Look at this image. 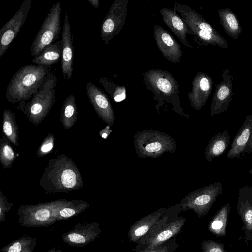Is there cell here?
<instances>
[{
  "mask_svg": "<svg viewBox=\"0 0 252 252\" xmlns=\"http://www.w3.org/2000/svg\"><path fill=\"white\" fill-rule=\"evenodd\" d=\"M83 184L77 165L64 154L50 159L39 180L47 194L72 192L82 188Z\"/></svg>",
  "mask_w": 252,
  "mask_h": 252,
  "instance_id": "obj_1",
  "label": "cell"
},
{
  "mask_svg": "<svg viewBox=\"0 0 252 252\" xmlns=\"http://www.w3.org/2000/svg\"><path fill=\"white\" fill-rule=\"evenodd\" d=\"M143 76L145 88L154 94V100L157 102L155 107L158 111L162 108L187 119L189 117L181 106L179 85L170 72L152 69L145 71Z\"/></svg>",
  "mask_w": 252,
  "mask_h": 252,
  "instance_id": "obj_2",
  "label": "cell"
},
{
  "mask_svg": "<svg viewBox=\"0 0 252 252\" xmlns=\"http://www.w3.org/2000/svg\"><path fill=\"white\" fill-rule=\"evenodd\" d=\"M51 72L50 66L25 65L12 77L7 88L5 98L12 104L30 100Z\"/></svg>",
  "mask_w": 252,
  "mask_h": 252,
  "instance_id": "obj_3",
  "label": "cell"
},
{
  "mask_svg": "<svg viewBox=\"0 0 252 252\" xmlns=\"http://www.w3.org/2000/svg\"><path fill=\"white\" fill-rule=\"evenodd\" d=\"M181 211L179 203L169 207L167 211L136 243L135 250L158 246L178 234L186 220L185 218L179 216Z\"/></svg>",
  "mask_w": 252,
  "mask_h": 252,
  "instance_id": "obj_4",
  "label": "cell"
},
{
  "mask_svg": "<svg viewBox=\"0 0 252 252\" xmlns=\"http://www.w3.org/2000/svg\"><path fill=\"white\" fill-rule=\"evenodd\" d=\"M57 80L51 71L30 100L17 104V109L25 114L30 123L37 126L47 117L55 102Z\"/></svg>",
  "mask_w": 252,
  "mask_h": 252,
  "instance_id": "obj_5",
  "label": "cell"
},
{
  "mask_svg": "<svg viewBox=\"0 0 252 252\" xmlns=\"http://www.w3.org/2000/svg\"><path fill=\"white\" fill-rule=\"evenodd\" d=\"M136 154L142 158H156L166 152L173 153L177 149L175 140L168 134L158 130L145 129L134 136Z\"/></svg>",
  "mask_w": 252,
  "mask_h": 252,
  "instance_id": "obj_6",
  "label": "cell"
},
{
  "mask_svg": "<svg viewBox=\"0 0 252 252\" xmlns=\"http://www.w3.org/2000/svg\"><path fill=\"white\" fill-rule=\"evenodd\" d=\"M62 199L33 205H22L17 210L19 223L29 228L48 227L57 222L53 211Z\"/></svg>",
  "mask_w": 252,
  "mask_h": 252,
  "instance_id": "obj_7",
  "label": "cell"
},
{
  "mask_svg": "<svg viewBox=\"0 0 252 252\" xmlns=\"http://www.w3.org/2000/svg\"><path fill=\"white\" fill-rule=\"evenodd\" d=\"M223 192V185L218 182L202 187L185 196L179 202L181 211L192 210L201 217L210 209Z\"/></svg>",
  "mask_w": 252,
  "mask_h": 252,
  "instance_id": "obj_8",
  "label": "cell"
},
{
  "mask_svg": "<svg viewBox=\"0 0 252 252\" xmlns=\"http://www.w3.org/2000/svg\"><path fill=\"white\" fill-rule=\"evenodd\" d=\"M61 4L56 2L46 15L31 46V54L36 57L49 45L59 38L61 30Z\"/></svg>",
  "mask_w": 252,
  "mask_h": 252,
  "instance_id": "obj_9",
  "label": "cell"
},
{
  "mask_svg": "<svg viewBox=\"0 0 252 252\" xmlns=\"http://www.w3.org/2000/svg\"><path fill=\"white\" fill-rule=\"evenodd\" d=\"M128 0H115L101 25L100 34L102 41L108 44L114 37L119 34L126 19Z\"/></svg>",
  "mask_w": 252,
  "mask_h": 252,
  "instance_id": "obj_10",
  "label": "cell"
},
{
  "mask_svg": "<svg viewBox=\"0 0 252 252\" xmlns=\"http://www.w3.org/2000/svg\"><path fill=\"white\" fill-rule=\"evenodd\" d=\"M32 0H25L10 20L0 30V58L4 55L28 17Z\"/></svg>",
  "mask_w": 252,
  "mask_h": 252,
  "instance_id": "obj_11",
  "label": "cell"
},
{
  "mask_svg": "<svg viewBox=\"0 0 252 252\" xmlns=\"http://www.w3.org/2000/svg\"><path fill=\"white\" fill-rule=\"evenodd\" d=\"M101 231L100 224L97 222L78 223L72 229L62 235L61 237L69 246L82 247L95 240Z\"/></svg>",
  "mask_w": 252,
  "mask_h": 252,
  "instance_id": "obj_12",
  "label": "cell"
},
{
  "mask_svg": "<svg viewBox=\"0 0 252 252\" xmlns=\"http://www.w3.org/2000/svg\"><path fill=\"white\" fill-rule=\"evenodd\" d=\"M86 92L91 105L98 117L108 126H112L115 121V114L106 94L90 82L86 84Z\"/></svg>",
  "mask_w": 252,
  "mask_h": 252,
  "instance_id": "obj_13",
  "label": "cell"
},
{
  "mask_svg": "<svg viewBox=\"0 0 252 252\" xmlns=\"http://www.w3.org/2000/svg\"><path fill=\"white\" fill-rule=\"evenodd\" d=\"M153 35L157 45L163 56L172 63L180 62L183 56L181 47L170 33L160 25L154 24Z\"/></svg>",
  "mask_w": 252,
  "mask_h": 252,
  "instance_id": "obj_14",
  "label": "cell"
},
{
  "mask_svg": "<svg viewBox=\"0 0 252 252\" xmlns=\"http://www.w3.org/2000/svg\"><path fill=\"white\" fill-rule=\"evenodd\" d=\"M61 36V71L63 79L69 80L72 78L73 71L74 46L72 29L67 13L65 15Z\"/></svg>",
  "mask_w": 252,
  "mask_h": 252,
  "instance_id": "obj_15",
  "label": "cell"
},
{
  "mask_svg": "<svg viewBox=\"0 0 252 252\" xmlns=\"http://www.w3.org/2000/svg\"><path fill=\"white\" fill-rule=\"evenodd\" d=\"M163 21L181 42L187 47L192 48L187 40V34H193L185 21L174 9L162 8L160 10Z\"/></svg>",
  "mask_w": 252,
  "mask_h": 252,
  "instance_id": "obj_16",
  "label": "cell"
},
{
  "mask_svg": "<svg viewBox=\"0 0 252 252\" xmlns=\"http://www.w3.org/2000/svg\"><path fill=\"white\" fill-rule=\"evenodd\" d=\"M252 134V115L248 116L233 139L226 156L228 159L240 158Z\"/></svg>",
  "mask_w": 252,
  "mask_h": 252,
  "instance_id": "obj_17",
  "label": "cell"
},
{
  "mask_svg": "<svg viewBox=\"0 0 252 252\" xmlns=\"http://www.w3.org/2000/svg\"><path fill=\"white\" fill-rule=\"evenodd\" d=\"M162 207L145 216L132 225L128 231V238L130 242L137 243L153 225L168 210Z\"/></svg>",
  "mask_w": 252,
  "mask_h": 252,
  "instance_id": "obj_18",
  "label": "cell"
},
{
  "mask_svg": "<svg viewBox=\"0 0 252 252\" xmlns=\"http://www.w3.org/2000/svg\"><path fill=\"white\" fill-rule=\"evenodd\" d=\"M89 205L84 200L62 199L53 211V216L57 221L67 220L84 212Z\"/></svg>",
  "mask_w": 252,
  "mask_h": 252,
  "instance_id": "obj_19",
  "label": "cell"
},
{
  "mask_svg": "<svg viewBox=\"0 0 252 252\" xmlns=\"http://www.w3.org/2000/svg\"><path fill=\"white\" fill-rule=\"evenodd\" d=\"M229 131H219L211 138L205 149V158L209 162L221 155L225 152L230 143Z\"/></svg>",
  "mask_w": 252,
  "mask_h": 252,
  "instance_id": "obj_20",
  "label": "cell"
},
{
  "mask_svg": "<svg viewBox=\"0 0 252 252\" xmlns=\"http://www.w3.org/2000/svg\"><path fill=\"white\" fill-rule=\"evenodd\" d=\"M62 53L61 40L47 46L38 55L34 57L32 62L35 65L50 66L61 60Z\"/></svg>",
  "mask_w": 252,
  "mask_h": 252,
  "instance_id": "obj_21",
  "label": "cell"
},
{
  "mask_svg": "<svg viewBox=\"0 0 252 252\" xmlns=\"http://www.w3.org/2000/svg\"><path fill=\"white\" fill-rule=\"evenodd\" d=\"M76 98L69 94L63 102L60 113V120L65 129H69L75 124L78 118Z\"/></svg>",
  "mask_w": 252,
  "mask_h": 252,
  "instance_id": "obj_22",
  "label": "cell"
},
{
  "mask_svg": "<svg viewBox=\"0 0 252 252\" xmlns=\"http://www.w3.org/2000/svg\"><path fill=\"white\" fill-rule=\"evenodd\" d=\"M2 130L9 142L15 146L19 145V127L16 116L10 110H4L3 113Z\"/></svg>",
  "mask_w": 252,
  "mask_h": 252,
  "instance_id": "obj_23",
  "label": "cell"
},
{
  "mask_svg": "<svg viewBox=\"0 0 252 252\" xmlns=\"http://www.w3.org/2000/svg\"><path fill=\"white\" fill-rule=\"evenodd\" d=\"M210 88L204 86L201 82L200 75H197L192 81V89L187 94L190 105L196 110L202 108L205 103L203 93L209 91Z\"/></svg>",
  "mask_w": 252,
  "mask_h": 252,
  "instance_id": "obj_24",
  "label": "cell"
},
{
  "mask_svg": "<svg viewBox=\"0 0 252 252\" xmlns=\"http://www.w3.org/2000/svg\"><path fill=\"white\" fill-rule=\"evenodd\" d=\"M37 245L35 238L30 236H23L12 240L2 247L0 252H33Z\"/></svg>",
  "mask_w": 252,
  "mask_h": 252,
  "instance_id": "obj_25",
  "label": "cell"
},
{
  "mask_svg": "<svg viewBox=\"0 0 252 252\" xmlns=\"http://www.w3.org/2000/svg\"><path fill=\"white\" fill-rule=\"evenodd\" d=\"M9 141L4 135L0 139V162L4 169L11 167L16 159V155Z\"/></svg>",
  "mask_w": 252,
  "mask_h": 252,
  "instance_id": "obj_26",
  "label": "cell"
},
{
  "mask_svg": "<svg viewBox=\"0 0 252 252\" xmlns=\"http://www.w3.org/2000/svg\"><path fill=\"white\" fill-rule=\"evenodd\" d=\"M99 81L115 102H121L126 98L125 86L117 85L106 77L100 78Z\"/></svg>",
  "mask_w": 252,
  "mask_h": 252,
  "instance_id": "obj_27",
  "label": "cell"
},
{
  "mask_svg": "<svg viewBox=\"0 0 252 252\" xmlns=\"http://www.w3.org/2000/svg\"><path fill=\"white\" fill-rule=\"evenodd\" d=\"M230 206L228 203L225 204L216 215L210 223V230L218 235H224Z\"/></svg>",
  "mask_w": 252,
  "mask_h": 252,
  "instance_id": "obj_28",
  "label": "cell"
},
{
  "mask_svg": "<svg viewBox=\"0 0 252 252\" xmlns=\"http://www.w3.org/2000/svg\"><path fill=\"white\" fill-rule=\"evenodd\" d=\"M178 246L176 238H172L158 246L134 250V252H175Z\"/></svg>",
  "mask_w": 252,
  "mask_h": 252,
  "instance_id": "obj_29",
  "label": "cell"
},
{
  "mask_svg": "<svg viewBox=\"0 0 252 252\" xmlns=\"http://www.w3.org/2000/svg\"><path fill=\"white\" fill-rule=\"evenodd\" d=\"M55 141L54 135L51 132H49L39 146L36 152L37 156L42 157L50 153L54 147Z\"/></svg>",
  "mask_w": 252,
  "mask_h": 252,
  "instance_id": "obj_30",
  "label": "cell"
},
{
  "mask_svg": "<svg viewBox=\"0 0 252 252\" xmlns=\"http://www.w3.org/2000/svg\"><path fill=\"white\" fill-rule=\"evenodd\" d=\"M13 206V203L9 202L3 194L1 191H0V222L6 221V212L10 211Z\"/></svg>",
  "mask_w": 252,
  "mask_h": 252,
  "instance_id": "obj_31",
  "label": "cell"
},
{
  "mask_svg": "<svg viewBox=\"0 0 252 252\" xmlns=\"http://www.w3.org/2000/svg\"><path fill=\"white\" fill-rule=\"evenodd\" d=\"M203 252H224L219 245L211 241H205L202 243Z\"/></svg>",
  "mask_w": 252,
  "mask_h": 252,
  "instance_id": "obj_32",
  "label": "cell"
},
{
  "mask_svg": "<svg viewBox=\"0 0 252 252\" xmlns=\"http://www.w3.org/2000/svg\"><path fill=\"white\" fill-rule=\"evenodd\" d=\"M193 33L197 36L200 39L204 41H209L212 39L211 33L204 32L200 30L191 29H190Z\"/></svg>",
  "mask_w": 252,
  "mask_h": 252,
  "instance_id": "obj_33",
  "label": "cell"
},
{
  "mask_svg": "<svg viewBox=\"0 0 252 252\" xmlns=\"http://www.w3.org/2000/svg\"><path fill=\"white\" fill-rule=\"evenodd\" d=\"M229 94V90L228 88L225 86H222L217 93V98L220 101H223L228 96Z\"/></svg>",
  "mask_w": 252,
  "mask_h": 252,
  "instance_id": "obj_34",
  "label": "cell"
},
{
  "mask_svg": "<svg viewBox=\"0 0 252 252\" xmlns=\"http://www.w3.org/2000/svg\"><path fill=\"white\" fill-rule=\"evenodd\" d=\"M226 20L231 29L234 30L238 29V24L235 16L233 14L231 13L227 14L226 16Z\"/></svg>",
  "mask_w": 252,
  "mask_h": 252,
  "instance_id": "obj_35",
  "label": "cell"
},
{
  "mask_svg": "<svg viewBox=\"0 0 252 252\" xmlns=\"http://www.w3.org/2000/svg\"><path fill=\"white\" fill-rule=\"evenodd\" d=\"M112 130L110 128V126H107L103 129L101 130L99 132V135L104 139H106L108 138L109 135L112 132Z\"/></svg>",
  "mask_w": 252,
  "mask_h": 252,
  "instance_id": "obj_36",
  "label": "cell"
},
{
  "mask_svg": "<svg viewBox=\"0 0 252 252\" xmlns=\"http://www.w3.org/2000/svg\"><path fill=\"white\" fill-rule=\"evenodd\" d=\"M251 152H252V134L250 137L247 146L244 150V154Z\"/></svg>",
  "mask_w": 252,
  "mask_h": 252,
  "instance_id": "obj_37",
  "label": "cell"
},
{
  "mask_svg": "<svg viewBox=\"0 0 252 252\" xmlns=\"http://www.w3.org/2000/svg\"><path fill=\"white\" fill-rule=\"evenodd\" d=\"M94 7L98 8L99 6V0H87Z\"/></svg>",
  "mask_w": 252,
  "mask_h": 252,
  "instance_id": "obj_38",
  "label": "cell"
},
{
  "mask_svg": "<svg viewBox=\"0 0 252 252\" xmlns=\"http://www.w3.org/2000/svg\"><path fill=\"white\" fill-rule=\"evenodd\" d=\"M46 252H63L61 249H56L55 247L51 248Z\"/></svg>",
  "mask_w": 252,
  "mask_h": 252,
  "instance_id": "obj_39",
  "label": "cell"
},
{
  "mask_svg": "<svg viewBox=\"0 0 252 252\" xmlns=\"http://www.w3.org/2000/svg\"><path fill=\"white\" fill-rule=\"evenodd\" d=\"M248 172L252 175V169L249 170Z\"/></svg>",
  "mask_w": 252,
  "mask_h": 252,
  "instance_id": "obj_40",
  "label": "cell"
}]
</instances>
